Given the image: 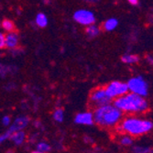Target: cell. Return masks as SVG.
I'll list each match as a JSON object with an SVG mask.
<instances>
[{
    "mask_svg": "<svg viewBox=\"0 0 153 153\" xmlns=\"http://www.w3.org/2000/svg\"><path fill=\"white\" fill-rule=\"evenodd\" d=\"M114 105L119 110L127 112H144L149 107V104L143 96L132 92L119 96L114 101Z\"/></svg>",
    "mask_w": 153,
    "mask_h": 153,
    "instance_id": "1",
    "label": "cell"
},
{
    "mask_svg": "<svg viewBox=\"0 0 153 153\" xmlns=\"http://www.w3.org/2000/svg\"><path fill=\"white\" fill-rule=\"evenodd\" d=\"M94 121L102 127H112L121 118V110L114 105H105L98 106L94 113Z\"/></svg>",
    "mask_w": 153,
    "mask_h": 153,
    "instance_id": "2",
    "label": "cell"
},
{
    "mask_svg": "<svg viewBox=\"0 0 153 153\" xmlns=\"http://www.w3.org/2000/svg\"><path fill=\"white\" fill-rule=\"evenodd\" d=\"M153 124L149 120L130 117L124 120L118 130H123L132 136L143 135L152 129Z\"/></svg>",
    "mask_w": 153,
    "mask_h": 153,
    "instance_id": "3",
    "label": "cell"
},
{
    "mask_svg": "<svg viewBox=\"0 0 153 153\" xmlns=\"http://www.w3.org/2000/svg\"><path fill=\"white\" fill-rule=\"evenodd\" d=\"M127 85H128V90L134 94L141 95L143 97L147 96L149 94L148 82L141 76H137V77H134L130 79Z\"/></svg>",
    "mask_w": 153,
    "mask_h": 153,
    "instance_id": "4",
    "label": "cell"
},
{
    "mask_svg": "<svg viewBox=\"0 0 153 153\" xmlns=\"http://www.w3.org/2000/svg\"><path fill=\"white\" fill-rule=\"evenodd\" d=\"M106 95L110 99H113L117 96H121L125 94H127L128 91V85L121 82H112L107 85L105 89Z\"/></svg>",
    "mask_w": 153,
    "mask_h": 153,
    "instance_id": "5",
    "label": "cell"
},
{
    "mask_svg": "<svg viewBox=\"0 0 153 153\" xmlns=\"http://www.w3.org/2000/svg\"><path fill=\"white\" fill-rule=\"evenodd\" d=\"M74 19L81 25L89 26L95 22V17L94 13L86 9H79L74 14Z\"/></svg>",
    "mask_w": 153,
    "mask_h": 153,
    "instance_id": "6",
    "label": "cell"
},
{
    "mask_svg": "<svg viewBox=\"0 0 153 153\" xmlns=\"http://www.w3.org/2000/svg\"><path fill=\"white\" fill-rule=\"evenodd\" d=\"M90 99L91 102L97 107L110 104L111 102V99L106 95L105 89H97L94 92H93Z\"/></svg>",
    "mask_w": 153,
    "mask_h": 153,
    "instance_id": "7",
    "label": "cell"
},
{
    "mask_svg": "<svg viewBox=\"0 0 153 153\" xmlns=\"http://www.w3.org/2000/svg\"><path fill=\"white\" fill-rule=\"evenodd\" d=\"M29 122H30L29 117H18L15 121L13 122V124L9 127V128L7 130L11 134L13 132H16V131H19V130H22V129H24L27 126Z\"/></svg>",
    "mask_w": 153,
    "mask_h": 153,
    "instance_id": "8",
    "label": "cell"
},
{
    "mask_svg": "<svg viewBox=\"0 0 153 153\" xmlns=\"http://www.w3.org/2000/svg\"><path fill=\"white\" fill-rule=\"evenodd\" d=\"M74 121L76 124L88 125V126H90V125H93V123H94V116L90 112L80 113L75 117Z\"/></svg>",
    "mask_w": 153,
    "mask_h": 153,
    "instance_id": "9",
    "label": "cell"
},
{
    "mask_svg": "<svg viewBox=\"0 0 153 153\" xmlns=\"http://www.w3.org/2000/svg\"><path fill=\"white\" fill-rule=\"evenodd\" d=\"M19 43V36L17 33L10 32L5 36V47L8 49H15Z\"/></svg>",
    "mask_w": 153,
    "mask_h": 153,
    "instance_id": "10",
    "label": "cell"
},
{
    "mask_svg": "<svg viewBox=\"0 0 153 153\" xmlns=\"http://www.w3.org/2000/svg\"><path fill=\"white\" fill-rule=\"evenodd\" d=\"M9 140L11 141H13L16 145H21L25 140V133L22 130H19L16 132H13L10 136H9Z\"/></svg>",
    "mask_w": 153,
    "mask_h": 153,
    "instance_id": "11",
    "label": "cell"
},
{
    "mask_svg": "<svg viewBox=\"0 0 153 153\" xmlns=\"http://www.w3.org/2000/svg\"><path fill=\"white\" fill-rule=\"evenodd\" d=\"M117 25H118V21L116 19H109L105 22L104 29L107 31H110V30H115L117 27Z\"/></svg>",
    "mask_w": 153,
    "mask_h": 153,
    "instance_id": "12",
    "label": "cell"
},
{
    "mask_svg": "<svg viewBox=\"0 0 153 153\" xmlns=\"http://www.w3.org/2000/svg\"><path fill=\"white\" fill-rule=\"evenodd\" d=\"M36 24L38 27H44L48 25V19L43 13H39L36 17Z\"/></svg>",
    "mask_w": 153,
    "mask_h": 153,
    "instance_id": "13",
    "label": "cell"
},
{
    "mask_svg": "<svg viewBox=\"0 0 153 153\" xmlns=\"http://www.w3.org/2000/svg\"><path fill=\"white\" fill-rule=\"evenodd\" d=\"M100 33V30L96 26L91 24L87 27V29H86V34L89 38H94L96 36H98Z\"/></svg>",
    "mask_w": 153,
    "mask_h": 153,
    "instance_id": "14",
    "label": "cell"
},
{
    "mask_svg": "<svg viewBox=\"0 0 153 153\" xmlns=\"http://www.w3.org/2000/svg\"><path fill=\"white\" fill-rule=\"evenodd\" d=\"M121 60L125 63H135L140 61V57L134 54H126L121 58Z\"/></svg>",
    "mask_w": 153,
    "mask_h": 153,
    "instance_id": "15",
    "label": "cell"
},
{
    "mask_svg": "<svg viewBox=\"0 0 153 153\" xmlns=\"http://www.w3.org/2000/svg\"><path fill=\"white\" fill-rule=\"evenodd\" d=\"M51 150V146L45 142H39L37 145V149L34 152H39V153H42V152H48Z\"/></svg>",
    "mask_w": 153,
    "mask_h": 153,
    "instance_id": "16",
    "label": "cell"
},
{
    "mask_svg": "<svg viewBox=\"0 0 153 153\" xmlns=\"http://www.w3.org/2000/svg\"><path fill=\"white\" fill-rule=\"evenodd\" d=\"M63 117H64V113L62 109H57L53 114V118L57 122H62Z\"/></svg>",
    "mask_w": 153,
    "mask_h": 153,
    "instance_id": "17",
    "label": "cell"
},
{
    "mask_svg": "<svg viewBox=\"0 0 153 153\" xmlns=\"http://www.w3.org/2000/svg\"><path fill=\"white\" fill-rule=\"evenodd\" d=\"M2 27L3 29L7 31H12L14 30V24L12 21L8 20V19H5L2 22Z\"/></svg>",
    "mask_w": 153,
    "mask_h": 153,
    "instance_id": "18",
    "label": "cell"
},
{
    "mask_svg": "<svg viewBox=\"0 0 153 153\" xmlns=\"http://www.w3.org/2000/svg\"><path fill=\"white\" fill-rule=\"evenodd\" d=\"M120 142H121V144L124 145V146H129V145L132 144L133 141H132V140H131V138H130L129 137L125 136V137H123L121 138Z\"/></svg>",
    "mask_w": 153,
    "mask_h": 153,
    "instance_id": "19",
    "label": "cell"
},
{
    "mask_svg": "<svg viewBox=\"0 0 153 153\" xmlns=\"http://www.w3.org/2000/svg\"><path fill=\"white\" fill-rule=\"evenodd\" d=\"M9 71H10V69L8 66H5V65L0 64V76L1 77H5L7 73H8Z\"/></svg>",
    "mask_w": 153,
    "mask_h": 153,
    "instance_id": "20",
    "label": "cell"
},
{
    "mask_svg": "<svg viewBox=\"0 0 153 153\" xmlns=\"http://www.w3.org/2000/svg\"><path fill=\"white\" fill-rule=\"evenodd\" d=\"M133 151L135 152H151L152 150L149 148H144V147H135L133 148Z\"/></svg>",
    "mask_w": 153,
    "mask_h": 153,
    "instance_id": "21",
    "label": "cell"
},
{
    "mask_svg": "<svg viewBox=\"0 0 153 153\" xmlns=\"http://www.w3.org/2000/svg\"><path fill=\"white\" fill-rule=\"evenodd\" d=\"M10 135H11V133L8 130H7L4 134H2L1 136H0V144H2L4 141H6L7 138L9 137Z\"/></svg>",
    "mask_w": 153,
    "mask_h": 153,
    "instance_id": "22",
    "label": "cell"
},
{
    "mask_svg": "<svg viewBox=\"0 0 153 153\" xmlns=\"http://www.w3.org/2000/svg\"><path fill=\"white\" fill-rule=\"evenodd\" d=\"M5 47V35L0 32V49Z\"/></svg>",
    "mask_w": 153,
    "mask_h": 153,
    "instance_id": "23",
    "label": "cell"
},
{
    "mask_svg": "<svg viewBox=\"0 0 153 153\" xmlns=\"http://www.w3.org/2000/svg\"><path fill=\"white\" fill-rule=\"evenodd\" d=\"M2 124L4 126H9L10 124V117L8 116H6L2 118Z\"/></svg>",
    "mask_w": 153,
    "mask_h": 153,
    "instance_id": "24",
    "label": "cell"
},
{
    "mask_svg": "<svg viewBox=\"0 0 153 153\" xmlns=\"http://www.w3.org/2000/svg\"><path fill=\"white\" fill-rule=\"evenodd\" d=\"M128 1L131 5H137V3H138V0H128Z\"/></svg>",
    "mask_w": 153,
    "mask_h": 153,
    "instance_id": "25",
    "label": "cell"
},
{
    "mask_svg": "<svg viewBox=\"0 0 153 153\" xmlns=\"http://www.w3.org/2000/svg\"><path fill=\"white\" fill-rule=\"evenodd\" d=\"M85 1L87 3H96V2H98L99 0H85Z\"/></svg>",
    "mask_w": 153,
    "mask_h": 153,
    "instance_id": "26",
    "label": "cell"
},
{
    "mask_svg": "<svg viewBox=\"0 0 153 153\" xmlns=\"http://www.w3.org/2000/svg\"><path fill=\"white\" fill-rule=\"evenodd\" d=\"M149 59V62L150 63H152V58H151V56H149V57H148V60Z\"/></svg>",
    "mask_w": 153,
    "mask_h": 153,
    "instance_id": "27",
    "label": "cell"
}]
</instances>
